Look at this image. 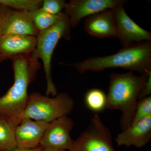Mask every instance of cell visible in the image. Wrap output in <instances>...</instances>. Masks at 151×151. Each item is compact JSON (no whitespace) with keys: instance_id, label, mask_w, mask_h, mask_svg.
Instances as JSON below:
<instances>
[{"instance_id":"obj_5","label":"cell","mask_w":151,"mask_h":151,"mask_svg":"<svg viewBox=\"0 0 151 151\" xmlns=\"http://www.w3.org/2000/svg\"><path fill=\"white\" fill-rule=\"evenodd\" d=\"M74 102L66 92H61L53 98L39 92L29 95L24 118L50 123L73 111Z\"/></svg>"},{"instance_id":"obj_10","label":"cell","mask_w":151,"mask_h":151,"mask_svg":"<svg viewBox=\"0 0 151 151\" xmlns=\"http://www.w3.org/2000/svg\"><path fill=\"white\" fill-rule=\"evenodd\" d=\"M37 37L0 35V62L22 55L31 54L35 49Z\"/></svg>"},{"instance_id":"obj_21","label":"cell","mask_w":151,"mask_h":151,"mask_svg":"<svg viewBox=\"0 0 151 151\" xmlns=\"http://www.w3.org/2000/svg\"><path fill=\"white\" fill-rule=\"evenodd\" d=\"M151 93V71L148 73L147 77L142 90L138 97V100H141L150 96Z\"/></svg>"},{"instance_id":"obj_20","label":"cell","mask_w":151,"mask_h":151,"mask_svg":"<svg viewBox=\"0 0 151 151\" xmlns=\"http://www.w3.org/2000/svg\"><path fill=\"white\" fill-rule=\"evenodd\" d=\"M66 4L63 0H45L43 1L40 9L52 15H58L62 12Z\"/></svg>"},{"instance_id":"obj_14","label":"cell","mask_w":151,"mask_h":151,"mask_svg":"<svg viewBox=\"0 0 151 151\" xmlns=\"http://www.w3.org/2000/svg\"><path fill=\"white\" fill-rule=\"evenodd\" d=\"M84 29L90 35L101 38L117 37L118 35L112 9L105 10L86 18Z\"/></svg>"},{"instance_id":"obj_25","label":"cell","mask_w":151,"mask_h":151,"mask_svg":"<svg viewBox=\"0 0 151 151\" xmlns=\"http://www.w3.org/2000/svg\"><path fill=\"white\" fill-rule=\"evenodd\" d=\"M0 151H1V150H0Z\"/></svg>"},{"instance_id":"obj_3","label":"cell","mask_w":151,"mask_h":151,"mask_svg":"<svg viewBox=\"0 0 151 151\" xmlns=\"http://www.w3.org/2000/svg\"><path fill=\"white\" fill-rule=\"evenodd\" d=\"M148 74L135 75L132 72L110 74L106 108L121 111L120 125L122 131L129 127L134 118L139 94Z\"/></svg>"},{"instance_id":"obj_13","label":"cell","mask_w":151,"mask_h":151,"mask_svg":"<svg viewBox=\"0 0 151 151\" xmlns=\"http://www.w3.org/2000/svg\"><path fill=\"white\" fill-rule=\"evenodd\" d=\"M39 32L33 22L29 11L9 9L4 20L0 35L13 34L37 37Z\"/></svg>"},{"instance_id":"obj_6","label":"cell","mask_w":151,"mask_h":151,"mask_svg":"<svg viewBox=\"0 0 151 151\" xmlns=\"http://www.w3.org/2000/svg\"><path fill=\"white\" fill-rule=\"evenodd\" d=\"M71 151H116L111 132L97 114L93 116L87 129L74 141Z\"/></svg>"},{"instance_id":"obj_15","label":"cell","mask_w":151,"mask_h":151,"mask_svg":"<svg viewBox=\"0 0 151 151\" xmlns=\"http://www.w3.org/2000/svg\"><path fill=\"white\" fill-rule=\"evenodd\" d=\"M15 128L0 117V150H10L17 148Z\"/></svg>"},{"instance_id":"obj_9","label":"cell","mask_w":151,"mask_h":151,"mask_svg":"<svg viewBox=\"0 0 151 151\" xmlns=\"http://www.w3.org/2000/svg\"><path fill=\"white\" fill-rule=\"evenodd\" d=\"M123 0H71L66 3L65 13L69 17L71 27L75 28L84 18L105 10L113 9Z\"/></svg>"},{"instance_id":"obj_12","label":"cell","mask_w":151,"mask_h":151,"mask_svg":"<svg viewBox=\"0 0 151 151\" xmlns=\"http://www.w3.org/2000/svg\"><path fill=\"white\" fill-rule=\"evenodd\" d=\"M151 139V115L130 125L118 135L116 142L119 147H143Z\"/></svg>"},{"instance_id":"obj_2","label":"cell","mask_w":151,"mask_h":151,"mask_svg":"<svg viewBox=\"0 0 151 151\" xmlns=\"http://www.w3.org/2000/svg\"><path fill=\"white\" fill-rule=\"evenodd\" d=\"M68 65L75 68L80 73L97 71L108 68H121L142 74L151 71V44L145 42L124 47L117 53L103 57L88 58Z\"/></svg>"},{"instance_id":"obj_18","label":"cell","mask_w":151,"mask_h":151,"mask_svg":"<svg viewBox=\"0 0 151 151\" xmlns=\"http://www.w3.org/2000/svg\"><path fill=\"white\" fill-rule=\"evenodd\" d=\"M42 0H0V4L15 10L31 11L40 8Z\"/></svg>"},{"instance_id":"obj_1","label":"cell","mask_w":151,"mask_h":151,"mask_svg":"<svg viewBox=\"0 0 151 151\" xmlns=\"http://www.w3.org/2000/svg\"><path fill=\"white\" fill-rule=\"evenodd\" d=\"M11 60L14 82L0 97V117L16 128L23 119L29 96L28 88L35 80L41 64L31 54L18 55Z\"/></svg>"},{"instance_id":"obj_24","label":"cell","mask_w":151,"mask_h":151,"mask_svg":"<svg viewBox=\"0 0 151 151\" xmlns=\"http://www.w3.org/2000/svg\"><path fill=\"white\" fill-rule=\"evenodd\" d=\"M42 151H67L65 150H59V149H56L52 148L50 147H43V150Z\"/></svg>"},{"instance_id":"obj_22","label":"cell","mask_w":151,"mask_h":151,"mask_svg":"<svg viewBox=\"0 0 151 151\" xmlns=\"http://www.w3.org/2000/svg\"><path fill=\"white\" fill-rule=\"evenodd\" d=\"M9 9L8 8L0 4V33L4 20Z\"/></svg>"},{"instance_id":"obj_11","label":"cell","mask_w":151,"mask_h":151,"mask_svg":"<svg viewBox=\"0 0 151 151\" xmlns=\"http://www.w3.org/2000/svg\"><path fill=\"white\" fill-rule=\"evenodd\" d=\"M49 123L23 118L15 129L17 147L31 149L39 145Z\"/></svg>"},{"instance_id":"obj_4","label":"cell","mask_w":151,"mask_h":151,"mask_svg":"<svg viewBox=\"0 0 151 151\" xmlns=\"http://www.w3.org/2000/svg\"><path fill=\"white\" fill-rule=\"evenodd\" d=\"M70 27L69 17L62 12L59 19L51 27L39 32L35 49L31 54L33 58L42 60L47 82L46 94L48 97L50 95L54 97L57 94V89L52 75V55L60 39L70 38Z\"/></svg>"},{"instance_id":"obj_17","label":"cell","mask_w":151,"mask_h":151,"mask_svg":"<svg viewBox=\"0 0 151 151\" xmlns=\"http://www.w3.org/2000/svg\"><path fill=\"white\" fill-rule=\"evenodd\" d=\"M85 103L91 111L99 112L106 108L107 95L100 89H93L86 93Z\"/></svg>"},{"instance_id":"obj_7","label":"cell","mask_w":151,"mask_h":151,"mask_svg":"<svg viewBox=\"0 0 151 151\" xmlns=\"http://www.w3.org/2000/svg\"><path fill=\"white\" fill-rule=\"evenodd\" d=\"M74 123L68 116H63L49 123L40 145L50 147L71 151L74 141L70 136Z\"/></svg>"},{"instance_id":"obj_16","label":"cell","mask_w":151,"mask_h":151,"mask_svg":"<svg viewBox=\"0 0 151 151\" xmlns=\"http://www.w3.org/2000/svg\"><path fill=\"white\" fill-rule=\"evenodd\" d=\"M30 15L35 26L39 32L47 29L53 25L62 15H52L42 11L40 8L29 11Z\"/></svg>"},{"instance_id":"obj_19","label":"cell","mask_w":151,"mask_h":151,"mask_svg":"<svg viewBox=\"0 0 151 151\" xmlns=\"http://www.w3.org/2000/svg\"><path fill=\"white\" fill-rule=\"evenodd\" d=\"M151 115V96L141 99L138 102L131 125L136 124L144 118Z\"/></svg>"},{"instance_id":"obj_8","label":"cell","mask_w":151,"mask_h":151,"mask_svg":"<svg viewBox=\"0 0 151 151\" xmlns=\"http://www.w3.org/2000/svg\"><path fill=\"white\" fill-rule=\"evenodd\" d=\"M119 4L113 10L116 28L117 37L124 47L151 40V34L136 24L128 16L123 6Z\"/></svg>"},{"instance_id":"obj_23","label":"cell","mask_w":151,"mask_h":151,"mask_svg":"<svg viewBox=\"0 0 151 151\" xmlns=\"http://www.w3.org/2000/svg\"><path fill=\"white\" fill-rule=\"evenodd\" d=\"M43 147L41 146L40 145H39L37 147L34 148H19L17 147L16 148L13 149V150L4 151H42L43 150Z\"/></svg>"}]
</instances>
